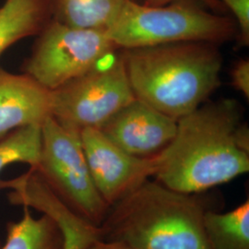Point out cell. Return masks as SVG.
I'll return each instance as SVG.
<instances>
[{"label":"cell","mask_w":249,"mask_h":249,"mask_svg":"<svg viewBox=\"0 0 249 249\" xmlns=\"http://www.w3.org/2000/svg\"><path fill=\"white\" fill-rule=\"evenodd\" d=\"M176 0H145L143 2V4L147 5V6H163V5H167L171 2H174ZM198 2H200L201 4H206L209 5L211 8H215L218 9L219 4L217 0H196Z\"/></svg>","instance_id":"d6986e66"},{"label":"cell","mask_w":249,"mask_h":249,"mask_svg":"<svg viewBox=\"0 0 249 249\" xmlns=\"http://www.w3.org/2000/svg\"><path fill=\"white\" fill-rule=\"evenodd\" d=\"M231 84L245 98L249 99V61L242 59L235 63L231 72Z\"/></svg>","instance_id":"ac0fdd59"},{"label":"cell","mask_w":249,"mask_h":249,"mask_svg":"<svg viewBox=\"0 0 249 249\" xmlns=\"http://www.w3.org/2000/svg\"><path fill=\"white\" fill-rule=\"evenodd\" d=\"M230 9L238 28L239 44L248 46L249 44V0H217Z\"/></svg>","instance_id":"e0dca14e"},{"label":"cell","mask_w":249,"mask_h":249,"mask_svg":"<svg viewBox=\"0 0 249 249\" xmlns=\"http://www.w3.org/2000/svg\"><path fill=\"white\" fill-rule=\"evenodd\" d=\"M52 19L51 0H6L0 7V57L20 40L38 36Z\"/></svg>","instance_id":"7c38bea8"},{"label":"cell","mask_w":249,"mask_h":249,"mask_svg":"<svg viewBox=\"0 0 249 249\" xmlns=\"http://www.w3.org/2000/svg\"><path fill=\"white\" fill-rule=\"evenodd\" d=\"M116 49L104 30L74 28L52 19L37 36L23 73L54 90L94 69Z\"/></svg>","instance_id":"8992f818"},{"label":"cell","mask_w":249,"mask_h":249,"mask_svg":"<svg viewBox=\"0 0 249 249\" xmlns=\"http://www.w3.org/2000/svg\"><path fill=\"white\" fill-rule=\"evenodd\" d=\"M134 95L178 121L201 107L221 84L217 45L186 42L123 49Z\"/></svg>","instance_id":"7a4b0ae2"},{"label":"cell","mask_w":249,"mask_h":249,"mask_svg":"<svg viewBox=\"0 0 249 249\" xmlns=\"http://www.w3.org/2000/svg\"><path fill=\"white\" fill-rule=\"evenodd\" d=\"M42 125L20 127L0 140V173L12 163L36 167L40 158Z\"/></svg>","instance_id":"2e32d148"},{"label":"cell","mask_w":249,"mask_h":249,"mask_svg":"<svg viewBox=\"0 0 249 249\" xmlns=\"http://www.w3.org/2000/svg\"><path fill=\"white\" fill-rule=\"evenodd\" d=\"M52 116V90L26 73L16 74L0 66V140L29 125H42Z\"/></svg>","instance_id":"8fae6325"},{"label":"cell","mask_w":249,"mask_h":249,"mask_svg":"<svg viewBox=\"0 0 249 249\" xmlns=\"http://www.w3.org/2000/svg\"><path fill=\"white\" fill-rule=\"evenodd\" d=\"M195 195L148 179L110 207L100 225L101 240L130 249H211L206 210Z\"/></svg>","instance_id":"3957f363"},{"label":"cell","mask_w":249,"mask_h":249,"mask_svg":"<svg viewBox=\"0 0 249 249\" xmlns=\"http://www.w3.org/2000/svg\"><path fill=\"white\" fill-rule=\"evenodd\" d=\"M234 99L202 105L178 120L177 133L157 154L161 185L197 194L249 171V130Z\"/></svg>","instance_id":"6da1fadb"},{"label":"cell","mask_w":249,"mask_h":249,"mask_svg":"<svg viewBox=\"0 0 249 249\" xmlns=\"http://www.w3.org/2000/svg\"><path fill=\"white\" fill-rule=\"evenodd\" d=\"M0 189L9 190V202L34 208L50 218L63 236V249H88L101 240V230L82 219L53 191L36 167L9 180H0Z\"/></svg>","instance_id":"9c48e42d"},{"label":"cell","mask_w":249,"mask_h":249,"mask_svg":"<svg viewBox=\"0 0 249 249\" xmlns=\"http://www.w3.org/2000/svg\"><path fill=\"white\" fill-rule=\"evenodd\" d=\"M126 0H51L53 20L80 29L107 30L116 21Z\"/></svg>","instance_id":"4fadbf2b"},{"label":"cell","mask_w":249,"mask_h":249,"mask_svg":"<svg viewBox=\"0 0 249 249\" xmlns=\"http://www.w3.org/2000/svg\"><path fill=\"white\" fill-rule=\"evenodd\" d=\"M130 1H133V2H137V3H143L145 0H130Z\"/></svg>","instance_id":"44dd1931"},{"label":"cell","mask_w":249,"mask_h":249,"mask_svg":"<svg viewBox=\"0 0 249 249\" xmlns=\"http://www.w3.org/2000/svg\"><path fill=\"white\" fill-rule=\"evenodd\" d=\"M80 135L93 183L109 207L154 176L157 155H131L112 142L98 128H85Z\"/></svg>","instance_id":"ba28073f"},{"label":"cell","mask_w":249,"mask_h":249,"mask_svg":"<svg viewBox=\"0 0 249 249\" xmlns=\"http://www.w3.org/2000/svg\"><path fill=\"white\" fill-rule=\"evenodd\" d=\"M135 98L120 54L107 67L99 64L52 90V116L78 132L85 128L100 129Z\"/></svg>","instance_id":"52a82bcc"},{"label":"cell","mask_w":249,"mask_h":249,"mask_svg":"<svg viewBox=\"0 0 249 249\" xmlns=\"http://www.w3.org/2000/svg\"><path fill=\"white\" fill-rule=\"evenodd\" d=\"M88 249H130L119 243L107 242V241H96L92 246Z\"/></svg>","instance_id":"ffe728a7"},{"label":"cell","mask_w":249,"mask_h":249,"mask_svg":"<svg viewBox=\"0 0 249 249\" xmlns=\"http://www.w3.org/2000/svg\"><path fill=\"white\" fill-rule=\"evenodd\" d=\"M204 229L211 249H249V199L227 213L206 211Z\"/></svg>","instance_id":"5bb4252c"},{"label":"cell","mask_w":249,"mask_h":249,"mask_svg":"<svg viewBox=\"0 0 249 249\" xmlns=\"http://www.w3.org/2000/svg\"><path fill=\"white\" fill-rule=\"evenodd\" d=\"M41 131L36 169L66 204L82 219L100 227L110 207L93 183L80 132L63 125L53 116L43 123Z\"/></svg>","instance_id":"5b68a950"},{"label":"cell","mask_w":249,"mask_h":249,"mask_svg":"<svg viewBox=\"0 0 249 249\" xmlns=\"http://www.w3.org/2000/svg\"><path fill=\"white\" fill-rule=\"evenodd\" d=\"M1 249H63L62 233L46 215L36 218L24 207L21 219L8 224L7 239Z\"/></svg>","instance_id":"9a60e30c"},{"label":"cell","mask_w":249,"mask_h":249,"mask_svg":"<svg viewBox=\"0 0 249 249\" xmlns=\"http://www.w3.org/2000/svg\"><path fill=\"white\" fill-rule=\"evenodd\" d=\"M107 35L122 49L186 42L219 45L237 36L238 28L233 18L210 12L196 0L163 6L126 0Z\"/></svg>","instance_id":"277c9868"},{"label":"cell","mask_w":249,"mask_h":249,"mask_svg":"<svg viewBox=\"0 0 249 249\" xmlns=\"http://www.w3.org/2000/svg\"><path fill=\"white\" fill-rule=\"evenodd\" d=\"M177 127V120L135 98L100 130L125 152L137 157H152L169 145Z\"/></svg>","instance_id":"30bf717a"}]
</instances>
